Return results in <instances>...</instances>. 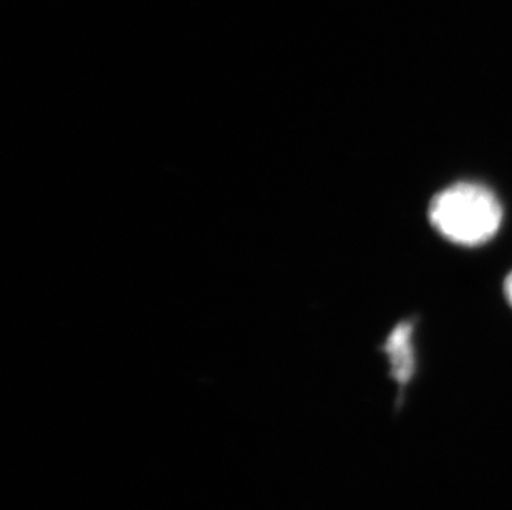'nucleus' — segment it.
Returning a JSON list of instances; mask_svg holds the SVG:
<instances>
[{"label":"nucleus","instance_id":"1","mask_svg":"<svg viewBox=\"0 0 512 510\" xmlns=\"http://www.w3.org/2000/svg\"><path fill=\"white\" fill-rule=\"evenodd\" d=\"M430 222L438 234L459 246L491 241L503 222V207L483 184L458 183L431 199Z\"/></svg>","mask_w":512,"mask_h":510},{"label":"nucleus","instance_id":"2","mask_svg":"<svg viewBox=\"0 0 512 510\" xmlns=\"http://www.w3.org/2000/svg\"><path fill=\"white\" fill-rule=\"evenodd\" d=\"M411 335H413V323L410 320L397 323L380 347L390 361V375L400 386H405L415 373Z\"/></svg>","mask_w":512,"mask_h":510},{"label":"nucleus","instance_id":"3","mask_svg":"<svg viewBox=\"0 0 512 510\" xmlns=\"http://www.w3.org/2000/svg\"><path fill=\"white\" fill-rule=\"evenodd\" d=\"M504 292H506V299H508L509 304L512 305V272L506 277V282H504Z\"/></svg>","mask_w":512,"mask_h":510}]
</instances>
